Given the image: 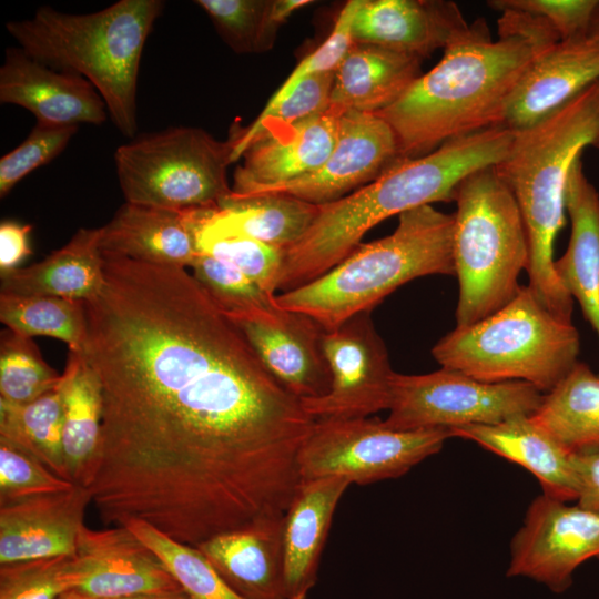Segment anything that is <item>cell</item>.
<instances>
[{"instance_id": "obj_1", "label": "cell", "mask_w": 599, "mask_h": 599, "mask_svg": "<svg viewBox=\"0 0 599 599\" xmlns=\"http://www.w3.org/2000/svg\"><path fill=\"white\" fill-rule=\"evenodd\" d=\"M102 257L82 353L102 393V522L196 547L283 517L316 419L185 268Z\"/></svg>"}, {"instance_id": "obj_2", "label": "cell", "mask_w": 599, "mask_h": 599, "mask_svg": "<svg viewBox=\"0 0 599 599\" xmlns=\"http://www.w3.org/2000/svg\"><path fill=\"white\" fill-rule=\"evenodd\" d=\"M493 40L483 19L444 48L440 61L376 114L393 129L399 159L430 153L447 141L502 126L507 103L536 55L552 45L522 31L498 29Z\"/></svg>"}, {"instance_id": "obj_3", "label": "cell", "mask_w": 599, "mask_h": 599, "mask_svg": "<svg viewBox=\"0 0 599 599\" xmlns=\"http://www.w3.org/2000/svg\"><path fill=\"white\" fill-rule=\"evenodd\" d=\"M514 138L515 131L497 126L447 141L425 155L399 159L359 190L318 205L305 235L284 251L277 290L292 291L324 275L382 221L434 202L454 201L460 182L497 165Z\"/></svg>"}, {"instance_id": "obj_4", "label": "cell", "mask_w": 599, "mask_h": 599, "mask_svg": "<svg viewBox=\"0 0 599 599\" xmlns=\"http://www.w3.org/2000/svg\"><path fill=\"white\" fill-rule=\"evenodd\" d=\"M599 81L541 122L521 131L507 155L494 166L511 190L526 227L529 288L558 318L571 322L573 298L560 283L554 242L565 224L569 170L599 126Z\"/></svg>"}, {"instance_id": "obj_5", "label": "cell", "mask_w": 599, "mask_h": 599, "mask_svg": "<svg viewBox=\"0 0 599 599\" xmlns=\"http://www.w3.org/2000/svg\"><path fill=\"white\" fill-rule=\"evenodd\" d=\"M163 8L161 0H120L97 12L73 14L43 6L30 19L7 22L6 29L29 57L87 79L116 129L133 139L140 61Z\"/></svg>"}, {"instance_id": "obj_6", "label": "cell", "mask_w": 599, "mask_h": 599, "mask_svg": "<svg viewBox=\"0 0 599 599\" xmlns=\"http://www.w3.org/2000/svg\"><path fill=\"white\" fill-rule=\"evenodd\" d=\"M396 230L358 245L318 278L275 296L284 311L313 318L325 332L369 313L400 285L427 275H455L454 213L423 205L398 215Z\"/></svg>"}, {"instance_id": "obj_7", "label": "cell", "mask_w": 599, "mask_h": 599, "mask_svg": "<svg viewBox=\"0 0 599 599\" xmlns=\"http://www.w3.org/2000/svg\"><path fill=\"white\" fill-rule=\"evenodd\" d=\"M580 338L528 285L502 308L456 326L432 349L437 363L485 383L526 382L546 394L579 362Z\"/></svg>"}, {"instance_id": "obj_8", "label": "cell", "mask_w": 599, "mask_h": 599, "mask_svg": "<svg viewBox=\"0 0 599 599\" xmlns=\"http://www.w3.org/2000/svg\"><path fill=\"white\" fill-rule=\"evenodd\" d=\"M454 201L456 326H468L516 296L519 274L528 266L529 246L517 201L494 166L464 179Z\"/></svg>"}, {"instance_id": "obj_9", "label": "cell", "mask_w": 599, "mask_h": 599, "mask_svg": "<svg viewBox=\"0 0 599 599\" xmlns=\"http://www.w3.org/2000/svg\"><path fill=\"white\" fill-rule=\"evenodd\" d=\"M125 202L183 211L219 206L232 187L233 143L200 128L175 126L139 135L114 154Z\"/></svg>"}, {"instance_id": "obj_10", "label": "cell", "mask_w": 599, "mask_h": 599, "mask_svg": "<svg viewBox=\"0 0 599 599\" xmlns=\"http://www.w3.org/2000/svg\"><path fill=\"white\" fill-rule=\"evenodd\" d=\"M450 437L445 428L398 430L378 418L316 420L298 455L300 477H339L358 485L398 478Z\"/></svg>"}, {"instance_id": "obj_11", "label": "cell", "mask_w": 599, "mask_h": 599, "mask_svg": "<svg viewBox=\"0 0 599 599\" xmlns=\"http://www.w3.org/2000/svg\"><path fill=\"white\" fill-rule=\"evenodd\" d=\"M544 393L526 382L485 383L441 367L423 375L394 373L389 415L384 423L398 430L494 425L530 416Z\"/></svg>"}, {"instance_id": "obj_12", "label": "cell", "mask_w": 599, "mask_h": 599, "mask_svg": "<svg viewBox=\"0 0 599 599\" xmlns=\"http://www.w3.org/2000/svg\"><path fill=\"white\" fill-rule=\"evenodd\" d=\"M322 348L332 384L324 396L301 400L312 417L316 420L361 418L389 408L395 372L369 313L358 314L336 329L324 332Z\"/></svg>"}, {"instance_id": "obj_13", "label": "cell", "mask_w": 599, "mask_h": 599, "mask_svg": "<svg viewBox=\"0 0 599 599\" xmlns=\"http://www.w3.org/2000/svg\"><path fill=\"white\" fill-rule=\"evenodd\" d=\"M591 558L599 559V512L542 494L511 540L507 576L534 579L559 593Z\"/></svg>"}, {"instance_id": "obj_14", "label": "cell", "mask_w": 599, "mask_h": 599, "mask_svg": "<svg viewBox=\"0 0 599 599\" xmlns=\"http://www.w3.org/2000/svg\"><path fill=\"white\" fill-rule=\"evenodd\" d=\"M79 582L68 592L90 599L134 598L183 591L162 560L125 526L83 525L73 555Z\"/></svg>"}, {"instance_id": "obj_15", "label": "cell", "mask_w": 599, "mask_h": 599, "mask_svg": "<svg viewBox=\"0 0 599 599\" xmlns=\"http://www.w3.org/2000/svg\"><path fill=\"white\" fill-rule=\"evenodd\" d=\"M397 160L398 143L390 125L376 113L347 110L341 118L336 143L317 170L258 195L286 194L327 204L374 181Z\"/></svg>"}, {"instance_id": "obj_16", "label": "cell", "mask_w": 599, "mask_h": 599, "mask_svg": "<svg viewBox=\"0 0 599 599\" xmlns=\"http://www.w3.org/2000/svg\"><path fill=\"white\" fill-rule=\"evenodd\" d=\"M344 112L329 105L298 123L268 128L256 134L234 171L232 193L258 195L317 170L336 143Z\"/></svg>"}, {"instance_id": "obj_17", "label": "cell", "mask_w": 599, "mask_h": 599, "mask_svg": "<svg viewBox=\"0 0 599 599\" xmlns=\"http://www.w3.org/2000/svg\"><path fill=\"white\" fill-rule=\"evenodd\" d=\"M0 102L24 108L38 123L48 125H100L109 115L104 100L87 79L54 70L19 47L6 50Z\"/></svg>"}, {"instance_id": "obj_18", "label": "cell", "mask_w": 599, "mask_h": 599, "mask_svg": "<svg viewBox=\"0 0 599 599\" xmlns=\"http://www.w3.org/2000/svg\"><path fill=\"white\" fill-rule=\"evenodd\" d=\"M599 81V42L585 35L540 51L515 88L502 126L521 131L550 116Z\"/></svg>"}, {"instance_id": "obj_19", "label": "cell", "mask_w": 599, "mask_h": 599, "mask_svg": "<svg viewBox=\"0 0 599 599\" xmlns=\"http://www.w3.org/2000/svg\"><path fill=\"white\" fill-rule=\"evenodd\" d=\"M266 369L298 399L324 396L332 376L322 348L324 329L311 317L281 309L234 322Z\"/></svg>"}, {"instance_id": "obj_20", "label": "cell", "mask_w": 599, "mask_h": 599, "mask_svg": "<svg viewBox=\"0 0 599 599\" xmlns=\"http://www.w3.org/2000/svg\"><path fill=\"white\" fill-rule=\"evenodd\" d=\"M91 502L89 488L0 505V565L72 556Z\"/></svg>"}, {"instance_id": "obj_21", "label": "cell", "mask_w": 599, "mask_h": 599, "mask_svg": "<svg viewBox=\"0 0 599 599\" xmlns=\"http://www.w3.org/2000/svg\"><path fill=\"white\" fill-rule=\"evenodd\" d=\"M468 24L453 1L362 0L352 38L423 60L444 49Z\"/></svg>"}, {"instance_id": "obj_22", "label": "cell", "mask_w": 599, "mask_h": 599, "mask_svg": "<svg viewBox=\"0 0 599 599\" xmlns=\"http://www.w3.org/2000/svg\"><path fill=\"white\" fill-rule=\"evenodd\" d=\"M199 207L167 210L125 202L101 226L102 253L145 263L186 268L199 255Z\"/></svg>"}, {"instance_id": "obj_23", "label": "cell", "mask_w": 599, "mask_h": 599, "mask_svg": "<svg viewBox=\"0 0 599 599\" xmlns=\"http://www.w3.org/2000/svg\"><path fill=\"white\" fill-rule=\"evenodd\" d=\"M351 483L339 477L301 480L283 518L286 599H307L336 507Z\"/></svg>"}, {"instance_id": "obj_24", "label": "cell", "mask_w": 599, "mask_h": 599, "mask_svg": "<svg viewBox=\"0 0 599 599\" xmlns=\"http://www.w3.org/2000/svg\"><path fill=\"white\" fill-rule=\"evenodd\" d=\"M283 518L214 536L197 548L244 599H286Z\"/></svg>"}, {"instance_id": "obj_25", "label": "cell", "mask_w": 599, "mask_h": 599, "mask_svg": "<svg viewBox=\"0 0 599 599\" xmlns=\"http://www.w3.org/2000/svg\"><path fill=\"white\" fill-rule=\"evenodd\" d=\"M318 210L316 204L286 194L237 196L231 192L219 206L201 210L196 243L244 236L285 251L305 235Z\"/></svg>"}, {"instance_id": "obj_26", "label": "cell", "mask_w": 599, "mask_h": 599, "mask_svg": "<svg viewBox=\"0 0 599 599\" xmlns=\"http://www.w3.org/2000/svg\"><path fill=\"white\" fill-rule=\"evenodd\" d=\"M450 434L524 467L538 479L544 495L566 502L577 500L572 454L535 423L531 415L494 425L457 427Z\"/></svg>"}, {"instance_id": "obj_27", "label": "cell", "mask_w": 599, "mask_h": 599, "mask_svg": "<svg viewBox=\"0 0 599 599\" xmlns=\"http://www.w3.org/2000/svg\"><path fill=\"white\" fill-rule=\"evenodd\" d=\"M565 210L571 234L565 254L555 261V271L599 339V193L585 175L580 158L568 173Z\"/></svg>"}, {"instance_id": "obj_28", "label": "cell", "mask_w": 599, "mask_h": 599, "mask_svg": "<svg viewBox=\"0 0 599 599\" xmlns=\"http://www.w3.org/2000/svg\"><path fill=\"white\" fill-rule=\"evenodd\" d=\"M420 62L407 53L353 41L334 71L329 105L377 113L398 100L420 75Z\"/></svg>"}, {"instance_id": "obj_29", "label": "cell", "mask_w": 599, "mask_h": 599, "mask_svg": "<svg viewBox=\"0 0 599 599\" xmlns=\"http://www.w3.org/2000/svg\"><path fill=\"white\" fill-rule=\"evenodd\" d=\"M101 229H79L44 260L1 275V293L87 301L104 283Z\"/></svg>"}, {"instance_id": "obj_30", "label": "cell", "mask_w": 599, "mask_h": 599, "mask_svg": "<svg viewBox=\"0 0 599 599\" xmlns=\"http://www.w3.org/2000/svg\"><path fill=\"white\" fill-rule=\"evenodd\" d=\"M61 375L65 466L73 484L89 488L95 477L101 453V386L83 355L72 351H69Z\"/></svg>"}, {"instance_id": "obj_31", "label": "cell", "mask_w": 599, "mask_h": 599, "mask_svg": "<svg viewBox=\"0 0 599 599\" xmlns=\"http://www.w3.org/2000/svg\"><path fill=\"white\" fill-rule=\"evenodd\" d=\"M531 418L572 455L599 451V374L578 362Z\"/></svg>"}, {"instance_id": "obj_32", "label": "cell", "mask_w": 599, "mask_h": 599, "mask_svg": "<svg viewBox=\"0 0 599 599\" xmlns=\"http://www.w3.org/2000/svg\"><path fill=\"white\" fill-rule=\"evenodd\" d=\"M62 432L61 380L53 389L29 403L16 404L0 398V439L30 454L57 476L71 481L63 455Z\"/></svg>"}, {"instance_id": "obj_33", "label": "cell", "mask_w": 599, "mask_h": 599, "mask_svg": "<svg viewBox=\"0 0 599 599\" xmlns=\"http://www.w3.org/2000/svg\"><path fill=\"white\" fill-rule=\"evenodd\" d=\"M0 321L20 335L53 337L64 342L69 351L83 353L84 301L0 292Z\"/></svg>"}, {"instance_id": "obj_34", "label": "cell", "mask_w": 599, "mask_h": 599, "mask_svg": "<svg viewBox=\"0 0 599 599\" xmlns=\"http://www.w3.org/2000/svg\"><path fill=\"white\" fill-rule=\"evenodd\" d=\"M124 526L162 560L191 599H244L197 548L175 541L143 521L130 520Z\"/></svg>"}, {"instance_id": "obj_35", "label": "cell", "mask_w": 599, "mask_h": 599, "mask_svg": "<svg viewBox=\"0 0 599 599\" xmlns=\"http://www.w3.org/2000/svg\"><path fill=\"white\" fill-rule=\"evenodd\" d=\"M193 277L215 305L233 322L271 317L282 308L270 295L235 267L200 253L192 266Z\"/></svg>"}, {"instance_id": "obj_36", "label": "cell", "mask_w": 599, "mask_h": 599, "mask_svg": "<svg viewBox=\"0 0 599 599\" xmlns=\"http://www.w3.org/2000/svg\"><path fill=\"white\" fill-rule=\"evenodd\" d=\"M61 380L43 359L31 337L7 328L0 336V398L10 403L32 402Z\"/></svg>"}, {"instance_id": "obj_37", "label": "cell", "mask_w": 599, "mask_h": 599, "mask_svg": "<svg viewBox=\"0 0 599 599\" xmlns=\"http://www.w3.org/2000/svg\"><path fill=\"white\" fill-rule=\"evenodd\" d=\"M334 72L312 75L302 80L278 103L265 106L246 128L234 130L233 162L241 159L247 143L260 132L278 125H291L326 111L331 104Z\"/></svg>"}, {"instance_id": "obj_38", "label": "cell", "mask_w": 599, "mask_h": 599, "mask_svg": "<svg viewBox=\"0 0 599 599\" xmlns=\"http://www.w3.org/2000/svg\"><path fill=\"white\" fill-rule=\"evenodd\" d=\"M79 578L73 555L0 565V599H58Z\"/></svg>"}, {"instance_id": "obj_39", "label": "cell", "mask_w": 599, "mask_h": 599, "mask_svg": "<svg viewBox=\"0 0 599 599\" xmlns=\"http://www.w3.org/2000/svg\"><path fill=\"white\" fill-rule=\"evenodd\" d=\"M219 35L237 53L270 50L265 20L270 0H196Z\"/></svg>"}, {"instance_id": "obj_40", "label": "cell", "mask_w": 599, "mask_h": 599, "mask_svg": "<svg viewBox=\"0 0 599 599\" xmlns=\"http://www.w3.org/2000/svg\"><path fill=\"white\" fill-rule=\"evenodd\" d=\"M196 247L200 253L235 267L267 294L275 295L284 263L283 248L244 236L201 241Z\"/></svg>"}, {"instance_id": "obj_41", "label": "cell", "mask_w": 599, "mask_h": 599, "mask_svg": "<svg viewBox=\"0 0 599 599\" xmlns=\"http://www.w3.org/2000/svg\"><path fill=\"white\" fill-rule=\"evenodd\" d=\"M30 454L0 439V505L72 489Z\"/></svg>"}, {"instance_id": "obj_42", "label": "cell", "mask_w": 599, "mask_h": 599, "mask_svg": "<svg viewBox=\"0 0 599 599\" xmlns=\"http://www.w3.org/2000/svg\"><path fill=\"white\" fill-rule=\"evenodd\" d=\"M78 128L37 122L23 142L0 160V196H6L24 176L57 158Z\"/></svg>"}, {"instance_id": "obj_43", "label": "cell", "mask_w": 599, "mask_h": 599, "mask_svg": "<svg viewBox=\"0 0 599 599\" xmlns=\"http://www.w3.org/2000/svg\"><path fill=\"white\" fill-rule=\"evenodd\" d=\"M362 0H349L341 10L329 37L290 73L265 106L278 103L304 79L334 72L353 43L352 24Z\"/></svg>"}, {"instance_id": "obj_44", "label": "cell", "mask_w": 599, "mask_h": 599, "mask_svg": "<svg viewBox=\"0 0 599 599\" xmlns=\"http://www.w3.org/2000/svg\"><path fill=\"white\" fill-rule=\"evenodd\" d=\"M495 10L534 14L548 23L561 41L585 37L598 0H491Z\"/></svg>"}, {"instance_id": "obj_45", "label": "cell", "mask_w": 599, "mask_h": 599, "mask_svg": "<svg viewBox=\"0 0 599 599\" xmlns=\"http://www.w3.org/2000/svg\"><path fill=\"white\" fill-rule=\"evenodd\" d=\"M30 224L14 221H2L0 224V274H7L19 268L30 254Z\"/></svg>"}, {"instance_id": "obj_46", "label": "cell", "mask_w": 599, "mask_h": 599, "mask_svg": "<svg viewBox=\"0 0 599 599\" xmlns=\"http://www.w3.org/2000/svg\"><path fill=\"white\" fill-rule=\"evenodd\" d=\"M577 479V504L599 512V451L572 455Z\"/></svg>"}, {"instance_id": "obj_47", "label": "cell", "mask_w": 599, "mask_h": 599, "mask_svg": "<svg viewBox=\"0 0 599 599\" xmlns=\"http://www.w3.org/2000/svg\"><path fill=\"white\" fill-rule=\"evenodd\" d=\"M309 0H270L265 20L266 40L272 48L275 34L282 23L296 10L312 3Z\"/></svg>"}, {"instance_id": "obj_48", "label": "cell", "mask_w": 599, "mask_h": 599, "mask_svg": "<svg viewBox=\"0 0 599 599\" xmlns=\"http://www.w3.org/2000/svg\"><path fill=\"white\" fill-rule=\"evenodd\" d=\"M58 599H90L75 596L71 592H65L61 595ZM100 599H191L184 591L159 595V596H146V597H134V598H100Z\"/></svg>"}, {"instance_id": "obj_49", "label": "cell", "mask_w": 599, "mask_h": 599, "mask_svg": "<svg viewBox=\"0 0 599 599\" xmlns=\"http://www.w3.org/2000/svg\"><path fill=\"white\" fill-rule=\"evenodd\" d=\"M586 35L599 42V4L593 13Z\"/></svg>"}, {"instance_id": "obj_50", "label": "cell", "mask_w": 599, "mask_h": 599, "mask_svg": "<svg viewBox=\"0 0 599 599\" xmlns=\"http://www.w3.org/2000/svg\"><path fill=\"white\" fill-rule=\"evenodd\" d=\"M598 112H599V106H598ZM593 146L599 148V126H598V133L593 143Z\"/></svg>"}]
</instances>
